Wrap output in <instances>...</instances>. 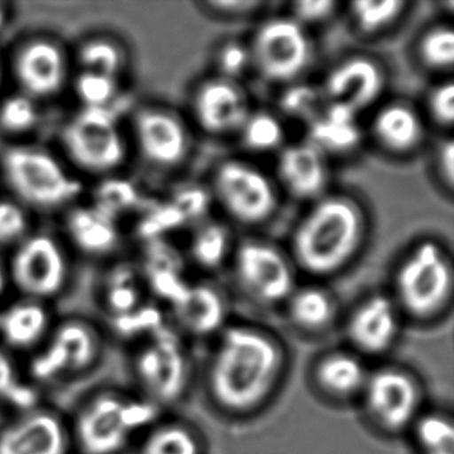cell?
<instances>
[{"instance_id": "6da1fadb", "label": "cell", "mask_w": 454, "mask_h": 454, "mask_svg": "<svg viewBox=\"0 0 454 454\" xmlns=\"http://www.w3.org/2000/svg\"><path fill=\"white\" fill-rule=\"evenodd\" d=\"M368 235L363 204L345 192H332L309 204L291 235L294 267L326 278L341 272L357 257Z\"/></svg>"}, {"instance_id": "7a4b0ae2", "label": "cell", "mask_w": 454, "mask_h": 454, "mask_svg": "<svg viewBox=\"0 0 454 454\" xmlns=\"http://www.w3.org/2000/svg\"><path fill=\"white\" fill-rule=\"evenodd\" d=\"M281 368L283 352L270 334L254 326H231L209 363L212 397L227 411H252L272 392Z\"/></svg>"}, {"instance_id": "3957f363", "label": "cell", "mask_w": 454, "mask_h": 454, "mask_svg": "<svg viewBox=\"0 0 454 454\" xmlns=\"http://www.w3.org/2000/svg\"><path fill=\"white\" fill-rule=\"evenodd\" d=\"M159 413L129 387L95 385L66 411L73 454H132L137 438Z\"/></svg>"}, {"instance_id": "277c9868", "label": "cell", "mask_w": 454, "mask_h": 454, "mask_svg": "<svg viewBox=\"0 0 454 454\" xmlns=\"http://www.w3.org/2000/svg\"><path fill=\"white\" fill-rule=\"evenodd\" d=\"M110 344L103 323L82 315L58 317L46 341L23 358L26 379L46 395L70 387L102 366Z\"/></svg>"}, {"instance_id": "5b68a950", "label": "cell", "mask_w": 454, "mask_h": 454, "mask_svg": "<svg viewBox=\"0 0 454 454\" xmlns=\"http://www.w3.org/2000/svg\"><path fill=\"white\" fill-rule=\"evenodd\" d=\"M127 371L139 397L158 411L176 403L190 381V360L176 334L160 328L126 348Z\"/></svg>"}, {"instance_id": "8992f818", "label": "cell", "mask_w": 454, "mask_h": 454, "mask_svg": "<svg viewBox=\"0 0 454 454\" xmlns=\"http://www.w3.org/2000/svg\"><path fill=\"white\" fill-rule=\"evenodd\" d=\"M453 291V264L445 247L433 239L414 243L395 272V304L414 317H432Z\"/></svg>"}, {"instance_id": "52a82bcc", "label": "cell", "mask_w": 454, "mask_h": 454, "mask_svg": "<svg viewBox=\"0 0 454 454\" xmlns=\"http://www.w3.org/2000/svg\"><path fill=\"white\" fill-rule=\"evenodd\" d=\"M211 191L223 212L246 227L264 225L278 208L275 180L244 159L220 161L212 174Z\"/></svg>"}, {"instance_id": "ba28073f", "label": "cell", "mask_w": 454, "mask_h": 454, "mask_svg": "<svg viewBox=\"0 0 454 454\" xmlns=\"http://www.w3.org/2000/svg\"><path fill=\"white\" fill-rule=\"evenodd\" d=\"M248 46L252 70L281 87L300 81L312 60L309 33L288 15L265 20L254 30Z\"/></svg>"}, {"instance_id": "9c48e42d", "label": "cell", "mask_w": 454, "mask_h": 454, "mask_svg": "<svg viewBox=\"0 0 454 454\" xmlns=\"http://www.w3.org/2000/svg\"><path fill=\"white\" fill-rule=\"evenodd\" d=\"M2 164L10 187L34 208H59L81 193L82 185L51 155L38 148H10Z\"/></svg>"}, {"instance_id": "30bf717a", "label": "cell", "mask_w": 454, "mask_h": 454, "mask_svg": "<svg viewBox=\"0 0 454 454\" xmlns=\"http://www.w3.org/2000/svg\"><path fill=\"white\" fill-rule=\"evenodd\" d=\"M231 259L239 286L259 304H280L296 288L297 268L272 243L249 239L233 249Z\"/></svg>"}, {"instance_id": "8fae6325", "label": "cell", "mask_w": 454, "mask_h": 454, "mask_svg": "<svg viewBox=\"0 0 454 454\" xmlns=\"http://www.w3.org/2000/svg\"><path fill=\"white\" fill-rule=\"evenodd\" d=\"M0 454H73L66 411L46 398L2 414Z\"/></svg>"}, {"instance_id": "7c38bea8", "label": "cell", "mask_w": 454, "mask_h": 454, "mask_svg": "<svg viewBox=\"0 0 454 454\" xmlns=\"http://www.w3.org/2000/svg\"><path fill=\"white\" fill-rule=\"evenodd\" d=\"M10 283L20 297L51 305L68 286L67 260L50 236H34L20 244L10 264Z\"/></svg>"}, {"instance_id": "4fadbf2b", "label": "cell", "mask_w": 454, "mask_h": 454, "mask_svg": "<svg viewBox=\"0 0 454 454\" xmlns=\"http://www.w3.org/2000/svg\"><path fill=\"white\" fill-rule=\"evenodd\" d=\"M63 143L73 160L90 172H107L126 156L115 115L107 107H84L63 131Z\"/></svg>"}, {"instance_id": "5bb4252c", "label": "cell", "mask_w": 454, "mask_h": 454, "mask_svg": "<svg viewBox=\"0 0 454 454\" xmlns=\"http://www.w3.org/2000/svg\"><path fill=\"white\" fill-rule=\"evenodd\" d=\"M320 86L326 102L360 116L381 99L387 71L376 58L356 52L337 60Z\"/></svg>"}, {"instance_id": "9a60e30c", "label": "cell", "mask_w": 454, "mask_h": 454, "mask_svg": "<svg viewBox=\"0 0 454 454\" xmlns=\"http://www.w3.org/2000/svg\"><path fill=\"white\" fill-rule=\"evenodd\" d=\"M251 111L248 95L241 84L217 75L199 82L191 95L193 121L211 137L238 134Z\"/></svg>"}, {"instance_id": "2e32d148", "label": "cell", "mask_w": 454, "mask_h": 454, "mask_svg": "<svg viewBox=\"0 0 454 454\" xmlns=\"http://www.w3.org/2000/svg\"><path fill=\"white\" fill-rule=\"evenodd\" d=\"M369 416L382 429L397 432L411 424L419 403V390L411 374L384 368L368 376L363 389Z\"/></svg>"}, {"instance_id": "e0dca14e", "label": "cell", "mask_w": 454, "mask_h": 454, "mask_svg": "<svg viewBox=\"0 0 454 454\" xmlns=\"http://www.w3.org/2000/svg\"><path fill=\"white\" fill-rule=\"evenodd\" d=\"M135 137L143 158L158 168H176L191 153L190 129L168 108L140 110L135 116Z\"/></svg>"}, {"instance_id": "ac0fdd59", "label": "cell", "mask_w": 454, "mask_h": 454, "mask_svg": "<svg viewBox=\"0 0 454 454\" xmlns=\"http://www.w3.org/2000/svg\"><path fill=\"white\" fill-rule=\"evenodd\" d=\"M276 180L291 198L313 203L329 192V159L307 140L289 143L278 153Z\"/></svg>"}, {"instance_id": "d6986e66", "label": "cell", "mask_w": 454, "mask_h": 454, "mask_svg": "<svg viewBox=\"0 0 454 454\" xmlns=\"http://www.w3.org/2000/svg\"><path fill=\"white\" fill-rule=\"evenodd\" d=\"M57 318L51 305L20 297L0 308V344L23 360L46 341Z\"/></svg>"}, {"instance_id": "ffe728a7", "label": "cell", "mask_w": 454, "mask_h": 454, "mask_svg": "<svg viewBox=\"0 0 454 454\" xmlns=\"http://www.w3.org/2000/svg\"><path fill=\"white\" fill-rule=\"evenodd\" d=\"M369 129L377 147L395 158L416 153L427 137L424 116L405 100L380 106L374 111Z\"/></svg>"}, {"instance_id": "44dd1931", "label": "cell", "mask_w": 454, "mask_h": 454, "mask_svg": "<svg viewBox=\"0 0 454 454\" xmlns=\"http://www.w3.org/2000/svg\"><path fill=\"white\" fill-rule=\"evenodd\" d=\"M400 326L398 307L387 294H372L350 316L348 334L361 352L380 355L395 342Z\"/></svg>"}, {"instance_id": "7402d4cb", "label": "cell", "mask_w": 454, "mask_h": 454, "mask_svg": "<svg viewBox=\"0 0 454 454\" xmlns=\"http://www.w3.org/2000/svg\"><path fill=\"white\" fill-rule=\"evenodd\" d=\"M25 95L38 99L57 94L66 79V60L57 44L34 41L22 47L14 63Z\"/></svg>"}, {"instance_id": "603a6c76", "label": "cell", "mask_w": 454, "mask_h": 454, "mask_svg": "<svg viewBox=\"0 0 454 454\" xmlns=\"http://www.w3.org/2000/svg\"><path fill=\"white\" fill-rule=\"evenodd\" d=\"M360 116L340 106L326 103L323 113L307 126V142L326 158L355 153L363 142Z\"/></svg>"}, {"instance_id": "cb8c5ba5", "label": "cell", "mask_w": 454, "mask_h": 454, "mask_svg": "<svg viewBox=\"0 0 454 454\" xmlns=\"http://www.w3.org/2000/svg\"><path fill=\"white\" fill-rule=\"evenodd\" d=\"M180 325L193 334L216 331L225 316V301L220 292L207 284L188 286L175 300Z\"/></svg>"}, {"instance_id": "d4e9b609", "label": "cell", "mask_w": 454, "mask_h": 454, "mask_svg": "<svg viewBox=\"0 0 454 454\" xmlns=\"http://www.w3.org/2000/svg\"><path fill=\"white\" fill-rule=\"evenodd\" d=\"M67 227L74 243L86 254H105L118 244L119 233L114 216L99 207L71 212Z\"/></svg>"}, {"instance_id": "484cf974", "label": "cell", "mask_w": 454, "mask_h": 454, "mask_svg": "<svg viewBox=\"0 0 454 454\" xmlns=\"http://www.w3.org/2000/svg\"><path fill=\"white\" fill-rule=\"evenodd\" d=\"M198 435L175 419H156L137 438L132 454H200Z\"/></svg>"}, {"instance_id": "4316f807", "label": "cell", "mask_w": 454, "mask_h": 454, "mask_svg": "<svg viewBox=\"0 0 454 454\" xmlns=\"http://www.w3.org/2000/svg\"><path fill=\"white\" fill-rule=\"evenodd\" d=\"M46 398L26 379L22 358L0 344V414L30 408Z\"/></svg>"}, {"instance_id": "83f0119b", "label": "cell", "mask_w": 454, "mask_h": 454, "mask_svg": "<svg viewBox=\"0 0 454 454\" xmlns=\"http://www.w3.org/2000/svg\"><path fill=\"white\" fill-rule=\"evenodd\" d=\"M316 379L326 395L347 398L364 389L368 374L356 356L337 352L320 361L316 369Z\"/></svg>"}, {"instance_id": "f1b7e54d", "label": "cell", "mask_w": 454, "mask_h": 454, "mask_svg": "<svg viewBox=\"0 0 454 454\" xmlns=\"http://www.w3.org/2000/svg\"><path fill=\"white\" fill-rule=\"evenodd\" d=\"M409 7L411 4L403 0H361L348 6V15L356 33L374 38L398 25Z\"/></svg>"}, {"instance_id": "f546056e", "label": "cell", "mask_w": 454, "mask_h": 454, "mask_svg": "<svg viewBox=\"0 0 454 454\" xmlns=\"http://www.w3.org/2000/svg\"><path fill=\"white\" fill-rule=\"evenodd\" d=\"M286 302L289 317L294 325L304 331L316 332L325 328L336 310L333 297L317 286H296Z\"/></svg>"}, {"instance_id": "4dcf8cb0", "label": "cell", "mask_w": 454, "mask_h": 454, "mask_svg": "<svg viewBox=\"0 0 454 454\" xmlns=\"http://www.w3.org/2000/svg\"><path fill=\"white\" fill-rule=\"evenodd\" d=\"M236 137L249 153H278L286 145L283 118L267 110H252Z\"/></svg>"}, {"instance_id": "1f68e13d", "label": "cell", "mask_w": 454, "mask_h": 454, "mask_svg": "<svg viewBox=\"0 0 454 454\" xmlns=\"http://www.w3.org/2000/svg\"><path fill=\"white\" fill-rule=\"evenodd\" d=\"M232 236L227 225L207 222L199 225L191 239L190 254L196 265L204 270H216L232 257Z\"/></svg>"}, {"instance_id": "d6a6232c", "label": "cell", "mask_w": 454, "mask_h": 454, "mask_svg": "<svg viewBox=\"0 0 454 454\" xmlns=\"http://www.w3.org/2000/svg\"><path fill=\"white\" fill-rule=\"evenodd\" d=\"M419 66L430 73L443 74L454 63V30L449 23H437L422 31L414 46Z\"/></svg>"}, {"instance_id": "836d02e7", "label": "cell", "mask_w": 454, "mask_h": 454, "mask_svg": "<svg viewBox=\"0 0 454 454\" xmlns=\"http://www.w3.org/2000/svg\"><path fill=\"white\" fill-rule=\"evenodd\" d=\"M100 302L110 321L137 312L145 307L142 288L137 276L127 268L115 270L106 281L105 288L100 294Z\"/></svg>"}, {"instance_id": "e575fe53", "label": "cell", "mask_w": 454, "mask_h": 454, "mask_svg": "<svg viewBox=\"0 0 454 454\" xmlns=\"http://www.w3.org/2000/svg\"><path fill=\"white\" fill-rule=\"evenodd\" d=\"M326 103L320 84L297 81L283 86L278 97V110L281 118L301 121L308 126L323 113Z\"/></svg>"}, {"instance_id": "d590c367", "label": "cell", "mask_w": 454, "mask_h": 454, "mask_svg": "<svg viewBox=\"0 0 454 454\" xmlns=\"http://www.w3.org/2000/svg\"><path fill=\"white\" fill-rule=\"evenodd\" d=\"M414 435L422 454H454L453 424L443 414H425L417 419Z\"/></svg>"}, {"instance_id": "8d00e7d4", "label": "cell", "mask_w": 454, "mask_h": 454, "mask_svg": "<svg viewBox=\"0 0 454 454\" xmlns=\"http://www.w3.org/2000/svg\"><path fill=\"white\" fill-rule=\"evenodd\" d=\"M214 66V75L240 83V79L252 71L248 42L233 38L223 41L215 50Z\"/></svg>"}, {"instance_id": "74e56055", "label": "cell", "mask_w": 454, "mask_h": 454, "mask_svg": "<svg viewBox=\"0 0 454 454\" xmlns=\"http://www.w3.org/2000/svg\"><path fill=\"white\" fill-rule=\"evenodd\" d=\"M79 60L86 71L116 76L123 66V54L113 42L94 39L81 47Z\"/></svg>"}, {"instance_id": "f35d334b", "label": "cell", "mask_w": 454, "mask_h": 454, "mask_svg": "<svg viewBox=\"0 0 454 454\" xmlns=\"http://www.w3.org/2000/svg\"><path fill=\"white\" fill-rule=\"evenodd\" d=\"M39 114L33 98L14 95L0 105V129L10 134H25L38 123Z\"/></svg>"}, {"instance_id": "ab89813d", "label": "cell", "mask_w": 454, "mask_h": 454, "mask_svg": "<svg viewBox=\"0 0 454 454\" xmlns=\"http://www.w3.org/2000/svg\"><path fill=\"white\" fill-rule=\"evenodd\" d=\"M75 90L84 107H108L118 92V81L116 76L86 71L76 79Z\"/></svg>"}, {"instance_id": "60d3db41", "label": "cell", "mask_w": 454, "mask_h": 454, "mask_svg": "<svg viewBox=\"0 0 454 454\" xmlns=\"http://www.w3.org/2000/svg\"><path fill=\"white\" fill-rule=\"evenodd\" d=\"M424 115L441 129H450L454 121V84L450 79L438 82L425 95Z\"/></svg>"}, {"instance_id": "b9f144b4", "label": "cell", "mask_w": 454, "mask_h": 454, "mask_svg": "<svg viewBox=\"0 0 454 454\" xmlns=\"http://www.w3.org/2000/svg\"><path fill=\"white\" fill-rule=\"evenodd\" d=\"M340 4L331 0H299L289 4L288 17L304 28L325 25L339 12Z\"/></svg>"}, {"instance_id": "7bdbcfd3", "label": "cell", "mask_w": 454, "mask_h": 454, "mask_svg": "<svg viewBox=\"0 0 454 454\" xmlns=\"http://www.w3.org/2000/svg\"><path fill=\"white\" fill-rule=\"evenodd\" d=\"M28 228V220L22 207L12 201H0V246L22 240Z\"/></svg>"}, {"instance_id": "ee69618b", "label": "cell", "mask_w": 454, "mask_h": 454, "mask_svg": "<svg viewBox=\"0 0 454 454\" xmlns=\"http://www.w3.org/2000/svg\"><path fill=\"white\" fill-rule=\"evenodd\" d=\"M267 6L262 0H211L200 4L201 9L224 20H243L260 12Z\"/></svg>"}, {"instance_id": "f6af8a7d", "label": "cell", "mask_w": 454, "mask_h": 454, "mask_svg": "<svg viewBox=\"0 0 454 454\" xmlns=\"http://www.w3.org/2000/svg\"><path fill=\"white\" fill-rule=\"evenodd\" d=\"M434 169L443 190L451 193L454 188V145L450 137H442L435 147Z\"/></svg>"}, {"instance_id": "bcb514c9", "label": "cell", "mask_w": 454, "mask_h": 454, "mask_svg": "<svg viewBox=\"0 0 454 454\" xmlns=\"http://www.w3.org/2000/svg\"><path fill=\"white\" fill-rule=\"evenodd\" d=\"M105 198H103V206L99 207L103 211L108 212L113 215V211L118 208H124V207L131 204L134 201L135 193L129 185L124 183H113V184L106 187Z\"/></svg>"}, {"instance_id": "7dc6e473", "label": "cell", "mask_w": 454, "mask_h": 454, "mask_svg": "<svg viewBox=\"0 0 454 454\" xmlns=\"http://www.w3.org/2000/svg\"><path fill=\"white\" fill-rule=\"evenodd\" d=\"M7 280H9V278H7L6 272L0 268V297L6 291Z\"/></svg>"}, {"instance_id": "c3c4849f", "label": "cell", "mask_w": 454, "mask_h": 454, "mask_svg": "<svg viewBox=\"0 0 454 454\" xmlns=\"http://www.w3.org/2000/svg\"><path fill=\"white\" fill-rule=\"evenodd\" d=\"M4 22H6V12H4V6L0 4V30L4 27Z\"/></svg>"}, {"instance_id": "681fc988", "label": "cell", "mask_w": 454, "mask_h": 454, "mask_svg": "<svg viewBox=\"0 0 454 454\" xmlns=\"http://www.w3.org/2000/svg\"><path fill=\"white\" fill-rule=\"evenodd\" d=\"M0 78H2V73H0Z\"/></svg>"}]
</instances>
